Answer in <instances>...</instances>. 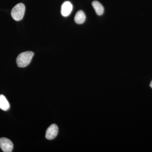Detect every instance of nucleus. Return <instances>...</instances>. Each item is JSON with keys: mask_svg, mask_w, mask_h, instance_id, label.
I'll return each mask as SVG.
<instances>
[{"mask_svg": "<svg viewBox=\"0 0 152 152\" xmlns=\"http://www.w3.org/2000/svg\"><path fill=\"white\" fill-rule=\"evenodd\" d=\"M34 56V53L32 51L25 52L19 54L16 59L18 66L20 68L26 67L31 63Z\"/></svg>", "mask_w": 152, "mask_h": 152, "instance_id": "f257e3e1", "label": "nucleus"}, {"mask_svg": "<svg viewBox=\"0 0 152 152\" xmlns=\"http://www.w3.org/2000/svg\"><path fill=\"white\" fill-rule=\"evenodd\" d=\"M10 108V104L5 96L0 95V109L4 111H7Z\"/></svg>", "mask_w": 152, "mask_h": 152, "instance_id": "6e6552de", "label": "nucleus"}, {"mask_svg": "<svg viewBox=\"0 0 152 152\" xmlns=\"http://www.w3.org/2000/svg\"><path fill=\"white\" fill-rule=\"evenodd\" d=\"M0 148L3 152H11L13 149V144L10 140L7 138H1Z\"/></svg>", "mask_w": 152, "mask_h": 152, "instance_id": "7ed1b4c3", "label": "nucleus"}, {"mask_svg": "<svg viewBox=\"0 0 152 152\" xmlns=\"http://www.w3.org/2000/svg\"><path fill=\"white\" fill-rule=\"evenodd\" d=\"M92 6L94 9L96 13L98 15H102L104 13V8L103 6L100 3L97 1H94L93 2Z\"/></svg>", "mask_w": 152, "mask_h": 152, "instance_id": "0eeeda50", "label": "nucleus"}, {"mask_svg": "<svg viewBox=\"0 0 152 152\" xmlns=\"http://www.w3.org/2000/svg\"><path fill=\"white\" fill-rule=\"evenodd\" d=\"M73 6L70 2L65 1L63 3L61 7V13L64 17H67L72 10Z\"/></svg>", "mask_w": 152, "mask_h": 152, "instance_id": "39448f33", "label": "nucleus"}, {"mask_svg": "<svg viewBox=\"0 0 152 152\" xmlns=\"http://www.w3.org/2000/svg\"><path fill=\"white\" fill-rule=\"evenodd\" d=\"M86 16L83 11H78L75 17V21L78 24H82L86 21Z\"/></svg>", "mask_w": 152, "mask_h": 152, "instance_id": "423d86ee", "label": "nucleus"}, {"mask_svg": "<svg viewBox=\"0 0 152 152\" xmlns=\"http://www.w3.org/2000/svg\"><path fill=\"white\" fill-rule=\"evenodd\" d=\"M26 7L23 3H19L15 6L11 11L12 18L17 21L21 20L24 15Z\"/></svg>", "mask_w": 152, "mask_h": 152, "instance_id": "f03ea898", "label": "nucleus"}, {"mask_svg": "<svg viewBox=\"0 0 152 152\" xmlns=\"http://www.w3.org/2000/svg\"><path fill=\"white\" fill-rule=\"evenodd\" d=\"M150 86L151 87V88H152V81L151 82V84H150Z\"/></svg>", "mask_w": 152, "mask_h": 152, "instance_id": "1a4fd4ad", "label": "nucleus"}, {"mask_svg": "<svg viewBox=\"0 0 152 152\" xmlns=\"http://www.w3.org/2000/svg\"><path fill=\"white\" fill-rule=\"evenodd\" d=\"M58 128L55 124H53L49 126L46 132V138L48 140L55 139L58 135Z\"/></svg>", "mask_w": 152, "mask_h": 152, "instance_id": "20e7f679", "label": "nucleus"}]
</instances>
